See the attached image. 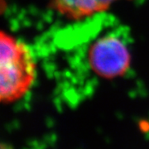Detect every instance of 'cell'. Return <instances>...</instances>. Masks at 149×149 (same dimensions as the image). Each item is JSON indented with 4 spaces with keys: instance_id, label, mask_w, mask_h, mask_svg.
Returning a JSON list of instances; mask_svg holds the SVG:
<instances>
[{
    "instance_id": "cell-2",
    "label": "cell",
    "mask_w": 149,
    "mask_h": 149,
    "mask_svg": "<svg viewBox=\"0 0 149 149\" xmlns=\"http://www.w3.org/2000/svg\"><path fill=\"white\" fill-rule=\"evenodd\" d=\"M87 66L102 79H113L124 74L131 62L130 42L126 30L121 27L106 30L95 37L86 56Z\"/></svg>"
},
{
    "instance_id": "cell-3",
    "label": "cell",
    "mask_w": 149,
    "mask_h": 149,
    "mask_svg": "<svg viewBox=\"0 0 149 149\" xmlns=\"http://www.w3.org/2000/svg\"><path fill=\"white\" fill-rule=\"evenodd\" d=\"M116 0H52L53 8L70 19L80 20L106 10Z\"/></svg>"
},
{
    "instance_id": "cell-1",
    "label": "cell",
    "mask_w": 149,
    "mask_h": 149,
    "mask_svg": "<svg viewBox=\"0 0 149 149\" xmlns=\"http://www.w3.org/2000/svg\"><path fill=\"white\" fill-rule=\"evenodd\" d=\"M0 97L10 103L24 96L36 78V65L31 50L24 42L1 32Z\"/></svg>"
}]
</instances>
